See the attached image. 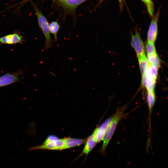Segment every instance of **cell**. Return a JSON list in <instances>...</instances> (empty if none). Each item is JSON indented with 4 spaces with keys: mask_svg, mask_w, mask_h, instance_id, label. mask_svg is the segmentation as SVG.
Segmentation results:
<instances>
[{
    "mask_svg": "<svg viewBox=\"0 0 168 168\" xmlns=\"http://www.w3.org/2000/svg\"><path fill=\"white\" fill-rule=\"evenodd\" d=\"M125 109V106L118 108L115 113L111 118L103 139L102 146L99 150L103 155L105 153L106 148L113 136L118 122L124 115Z\"/></svg>",
    "mask_w": 168,
    "mask_h": 168,
    "instance_id": "obj_1",
    "label": "cell"
},
{
    "mask_svg": "<svg viewBox=\"0 0 168 168\" xmlns=\"http://www.w3.org/2000/svg\"><path fill=\"white\" fill-rule=\"evenodd\" d=\"M32 5L36 15L38 25L45 37L44 48L46 50H47L53 46V40L49 32V24L46 17L38 9L36 6L33 4Z\"/></svg>",
    "mask_w": 168,
    "mask_h": 168,
    "instance_id": "obj_2",
    "label": "cell"
},
{
    "mask_svg": "<svg viewBox=\"0 0 168 168\" xmlns=\"http://www.w3.org/2000/svg\"><path fill=\"white\" fill-rule=\"evenodd\" d=\"M158 68L150 64L142 75V84L147 91H154Z\"/></svg>",
    "mask_w": 168,
    "mask_h": 168,
    "instance_id": "obj_3",
    "label": "cell"
},
{
    "mask_svg": "<svg viewBox=\"0 0 168 168\" xmlns=\"http://www.w3.org/2000/svg\"><path fill=\"white\" fill-rule=\"evenodd\" d=\"M64 138L59 139L52 142L43 143L40 145L30 147L29 151H31L39 149L52 150H60L64 149Z\"/></svg>",
    "mask_w": 168,
    "mask_h": 168,
    "instance_id": "obj_4",
    "label": "cell"
},
{
    "mask_svg": "<svg viewBox=\"0 0 168 168\" xmlns=\"http://www.w3.org/2000/svg\"><path fill=\"white\" fill-rule=\"evenodd\" d=\"M24 71L19 69L14 72L7 73L0 77V87L7 86L18 82L23 75Z\"/></svg>",
    "mask_w": 168,
    "mask_h": 168,
    "instance_id": "obj_5",
    "label": "cell"
},
{
    "mask_svg": "<svg viewBox=\"0 0 168 168\" xmlns=\"http://www.w3.org/2000/svg\"><path fill=\"white\" fill-rule=\"evenodd\" d=\"M25 41L24 37L19 31H15L12 34L0 37V46L3 44H21Z\"/></svg>",
    "mask_w": 168,
    "mask_h": 168,
    "instance_id": "obj_6",
    "label": "cell"
},
{
    "mask_svg": "<svg viewBox=\"0 0 168 168\" xmlns=\"http://www.w3.org/2000/svg\"><path fill=\"white\" fill-rule=\"evenodd\" d=\"M131 44L138 57L146 56L143 41L139 34L137 31L134 34L132 35Z\"/></svg>",
    "mask_w": 168,
    "mask_h": 168,
    "instance_id": "obj_7",
    "label": "cell"
},
{
    "mask_svg": "<svg viewBox=\"0 0 168 168\" xmlns=\"http://www.w3.org/2000/svg\"><path fill=\"white\" fill-rule=\"evenodd\" d=\"M159 15V10L153 16L148 30L147 34V41L154 43L158 33V20Z\"/></svg>",
    "mask_w": 168,
    "mask_h": 168,
    "instance_id": "obj_8",
    "label": "cell"
},
{
    "mask_svg": "<svg viewBox=\"0 0 168 168\" xmlns=\"http://www.w3.org/2000/svg\"><path fill=\"white\" fill-rule=\"evenodd\" d=\"M111 118L105 121L101 126L96 128L92 134L94 141L96 143L100 142L103 140L105 131Z\"/></svg>",
    "mask_w": 168,
    "mask_h": 168,
    "instance_id": "obj_9",
    "label": "cell"
},
{
    "mask_svg": "<svg viewBox=\"0 0 168 168\" xmlns=\"http://www.w3.org/2000/svg\"><path fill=\"white\" fill-rule=\"evenodd\" d=\"M85 142L86 143L83 150L76 159L83 155L87 156L96 146V143L93 140L92 135L87 138Z\"/></svg>",
    "mask_w": 168,
    "mask_h": 168,
    "instance_id": "obj_10",
    "label": "cell"
},
{
    "mask_svg": "<svg viewBox=\"0 0 168 168\" xmlns=\"http://www.w3.org/2000/svg\"><path fill=\"white\" fill-rule=\"evenodd\" d=\"M64 140V149L79 146L84 143L86 141L84 139L71 138H65Z\"/></svg>",
    "mask_w": 168,
    "mask_h": 168,
    "instance_id": "obj_11",
    "label": "cell"
},
{
    "mask_svg": "<svg viewBox=\"0 0 168 168\" xmlns=\"http://www.w3.org/2000/svg\"><path fill=\"white\" fill-rule=\"evenodd\" d=\"M87 0H61L62 5L66 9L72 10L79 5Z\"/></svg>",
    "mask_w": 168,
    "mask_h": 168,
    "instance_id": "obj_12",
    "label": "cell"
},
{
    "mask_svg": "<svg viewBox=\"0 0 168 168\" xmlns=\"http://www.w3.org/2000/svg\"><path fill=\"white\" fill-rule=\"evenodd\" d=\"M60 27V25L57 21H53L49 24V29L50 34L53 35L54 40L56 42L57 41V34Z\"/></svg>",
    "mask_w": 168,
    "mask_h": 168,
    "instance_id": "obj_13",
    "label": "cell"
},
{
    "mask_svg": "<svg viewBox=\"0 0 168 168\" xmlns=\"http://www.w3.org/2000/svg\"><path fill=\"white\" fill-rule=\"evenodd\" d=\"M138 58L140 71L142 75L150 64L146 56L138 57Z\"/></svg>",
    "mask_w": 168,
    "mask_h": 168,
    "instance_id": "obj_14",
    "label": "cell"
},
{
    "mask_svg": "<svg viewBox=\"0 0 168 168\" xmlns=\"http://www.w3.org/2000/svg\"><path fill=\"white\" fill-rule=\"evenodd\" d=\"M147 59L149 64L159 68L161 65V60L156 53L147 55Z\"/></svg>",
    "mask_w": 168,
    "mask_h": 168,
    "instance_id": "obj_15",
    "label": "cell"
},
{
    "mask_svg": "<svg viewBox=\"0 0 168 168\" xmlns=\"http://www.w3.org/2000/svg\"><path fill=\"white\" fill-rule=\"evenodd\" d=\"M147 99L149 109H152L155 100V95L154 91H147Z\"/></svg>",
    "mask_w": 168,
    "mask_h": 168,
    "instance_id": "obj_16",
    "label": "cell"
},
{
    "mask_svg": "<svg viewBox=\"0 0 168 168\" xmlns=\"http://www.w3.org/2000/svg\"><path fill=\"white\" fill-rule=\"evenodd\" d=\"M146 49L147 55L156 53L154 43L147 41L146 45Z\"/></svg>",
    "mask_w": 168,
    "mask_h": 168,
    "instance_id": "obj_17",
    "label": "cell"
},
{
    "mask_svg": "<svg viewBox=\"0 0 168 168\" xmlns=\"http://www.w3.org/2000/svg\"><path fill=\"white\" fill-rule=\"evenodd\" d=\"M146 2V6L149 14L151 16H153L154 12V5L151 0H145Z\"/></svg>",
    "mask_w": 168,
    "mask_h": 168,
    "instance_id": "obj_18",
    "label": "cell"
},
{
    "mask_svg": "<svg viewBox=\"0 0 168 168\" xmlns=\"http://www.w3.org/2000/svg\"><path fill=\"white\" fill-rule=\"evenodd\" d=\"M59 139L56 136L51 135L49 136L44 142L47 143L52 142L56 141Z\"/></svg>",
    "mask_w": 168,
    "mask_h": 168,
    "instance_id": "obj_19",
    "label": "cell"
},
{
    "mask_svg": "<svg viewBox=\"0 0 168 168\" xmlns=\"http://www.w3.org/2000/svg\"><path fill=\"white\" fill-rule=\"evenodd\" d=\"M30 0H23L21 2H19L17 4H16L15 6H19L17 8V9H18V8L19 9L20 8L26 3L27 2H28Z\"/></svg>",
    "mask_w": 168,
    "mask_h": 168,
    "instance_id": "obj_20",
    "label": "cell"
},
{
    "mask_svg": "<svg viewBox=\"0 0 168 168\" xmlns=\"http://www.w3.org/2000/svg\"><path fill=\"white\" fill-rule=\"evenodd\" d=\"M143 2L146 4V2L145 0H141Z\"/></svg>",
    "mask_w": 168,
    "mask_h": 168,
    "instance_id": "obj_21",
    "label": "cell"
},
{
    "mask_svg": "<svg viewBox=\"0 0 168 168\" xmlns=\"http://www.w3.org/2000/svg\"><path fill=\"white\" fill-rule=\"evenodd\" d=\"M59 0L60 1V0Z\"/></svg>",
    "mask_w": 168,
    "mask_h": 168,
    "instance_id": "obj_22",
    "label": "cell"
}]
</instances>
